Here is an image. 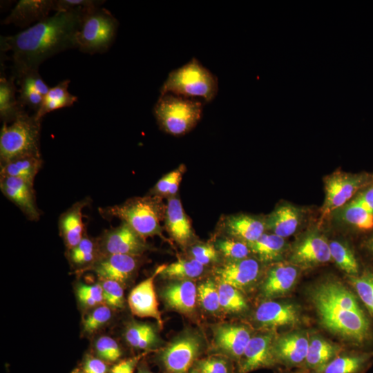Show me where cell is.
Segmentation results:
<instances>
[{"instance_id": "ac0fdd59", "label": "cell", "mask_w": 373, "mask_h": 373, "mask_svg": "<svg viewBox=\"0 0 373 373\" xmlns=\"http://www.w3.org/2000/svg\"><path fill=\"white\" fill-rule=\"evenodd\" d=\"M137 265L135 256L108 254L102 256L93 265V269L101 280H111L123 283L131 276Z\"/></svg>"}, {"instance_id": "f546056e", "label": "cell", "mask_w": 373, "mask_h": 373, "mask_svg": "<svg viewBox=\"0 0 373 373\" xmlns=\"http://www.w3.org/2000/svg\"><path fill=\"white\" fill-rule=\"evenodd\" d=\"M14 79L15 77L7 78L4 75L0 78V117L7 124L12 122L25 111L16 96L17 90Z\"/></svg>"}, {"instance_id": "e0dca14e", "label": "cell", "mask_w": 373, "mask_h": 373, "mask_svg": "<svg viewBox=\"0 0 373 373\" xmlns=\"http://www.w3.org/2000/svg\"><path fill=\"white\" fill-rule=\"evenodd\" d=\"M260 266L253 258L231 260L216 269L220 283H224L240 289L254 283L257 278Z\"/></svg>"}, {"instance_id": "4316f807", "label": "cell", "mask_w": 373, "mask_h": 373, "mask_svg": "<svg viewBox=\"0 0 373 373\" xmlns=\"http://www.w3.org/2000/svg\"><path fill=\"white\" fill-rule=\"evenodd\" d=\"M340 353L339 347L321 337H313L309 342L305 372L316 373Z\"/></svg>"}, {"instance_id": "44dd1931", "label": "cell", "mask_w": 373, "mask_h": 373, "mask_svg": "<svg viewBox=\"0 0 373 373\" xmlns=\"http://www.w3.org/2000/svg\"><path fill=\"white\" fill-rule=\"evenodd\" d=\"M301 219L300 209L285 202L276 207L265 219V227L272 233L285 238L296 231Z\"/></svg>"}, {"instance_id": "ab89813d", "label": "cell", "mask_w": 373, "mask_h": 373, "mask_svg": "<svg viewBox=\"0 0 373 373\" xmlns=\"http://www.w3.org/2000/svg\"><path fill=\"white\" fill-rule=\"evenodd\" d=\"M198 297L201 306L207 312L214 313L220 308L218 287L210 279L199 285Z\"/></svg>"}, {"instance_id": "d6986e66", "label": "cell", "mask_w": 373, "mask_h": 373, "mask_svg": "<svg viewBox=\"0 0 373 373\" xmlns=\"http://www.w3.org/2000/svg\"><path fill=\"white\" fill-rule=\"evenodd\" d=\"M53 10L54 0H20L2 23L25 28L35 21L39 22L48 17Z\"/></svg>"}, {"instance_id": "ffe728a7", "label": "cell", "mask_w": 373, "mask_h": 373, "mask_svg": "<svg viewBox=\"0 0 373 373\" xmlns=\"http://www.w3.org/2000/svg\"><path fill=\"white\" fill-rule=\"evenodd\" d=\"M255 318L263 327H277L296 323L299 315L293 305L269 300L257 308Z\"/></svg>"}, {"instance_id": "83f0119b", "label": "cell", "mask_w": 373, "mask_h": 373, "mask_svg": "<svg viewBox=\"0 0 373 373\" xmlns=\"http://www.w3.org/2000/svg\"><path fill=\"white\" fill-rule=\"evenodd\" d=\"M41 155L30 154L1 163L0 175L23 179L33 184L35 178L42 166Z\"/></svg>"}, {"instance_id": "836d02e7", "label": "cell", "mask_w": 373, "mask_h": 373, "mask_svg": "<svg viewBox=\"0 0 373 373\" xmlns=\"http://www.w3.org/2000/svg\"><path fill=\"white\" fill-rule=\"evenodd\" d=\"M204 271V265L193 259H179L169 265H162L160 274L165 278L189 280L198 277Z\"/></svg>"}, {"instance_id": "5b68a950", "label": "cell", "mask_w": 373, "mask_h": 373, "mask_svg": "<svg viewBox=\"0 0 373 373\" xmlns=\"http://www.w3.org/2000/svg\"><path fill=\"white\" fill-rule=\"evenodd\" d=\"M203 102L171 93L160 95L153 114L162 130L174 136L183 135L200 122Z\"/></svg>"}, {"instance_id": "e575fe53", "label": "cell", "mask_w": 373, "mask_h": 373, "mask_svg": "<svg viewBox=\"0 0 373 373\" xmlns=\"http://www.w3.org/2000/svg\"><path fill=\"white\" fill-rule=\"evenodd\" d=\"M125 338L133 347L146 350L155 345L157 341L155 330L146 323L131 324L125 332Z\"/></svg>"}, {"instance_id": "9c48e42d", "label": "cell", "mask_w": 373, "mask_h": 373, "mask_svg": "<svg viewBox=\"0 0 373 373\" xmlns=\"http://www.w3.org/2000/svg\"><path fill=\"white\" fill-rule=\"evenodd\" d=\"M202 350L200 338L196 335L185 334L162 351L159 361L165 373H189Z\"/></svg>"}, {"instance_id": "f5cc1de1", "label": "cell", "mask_w": 373, "mask_h": 373, "mask_svg": "<svg viewBox=\"0 0 373 373\" xmlns=\"http://www.w3.org/2000/svg\"><path fill=\"white\" fill-rule=\"evenodd\" d=\"M84 373H107L108 367L104 361L99 358L88 356L83 365Z\"/></svg>"}, {"instance_id": "f907efd6", "label": "cell", "mask_w": 373, "mask_h": 373, "mask_svg": "<svg viewBox=\"0 0 373 373\" xmlns=\"http://www.w3.org/2000/svg\"><path fill=\"white\" fill-rule=\"evenodd\" d=\"M104 1L96 0H54V10L56 12L68 11L81 8H90L99 7Z\"/></svg>"}, {"instance_id": "bcb514c9", "label": "cell", "mask_w": 373, "mask_h": 373, "mask_svg": "<svg viewBox=\"0 0 373 373\" xmlns=\"http://www.w3.org/2000/svg\"><path fill=\"white\" fill-rule=\"evenodd\" d=\"M102 280L105 303L110 307L122 308L124 305V291L121 283L111 280Z\"/></svg>"}, {"instance_id": "b9f144b4", "label": "cell", "mask_w": 373, "mask_h": 373, "mask_svg": "<svg viewBox=\"0 0 373 373\" xmlns=\"http://www.w3.org/2000/svg\"><path fill=\"white\" fill-rule=\"evenodd\" d=\"M183 169L182 166L163 176L155 184L153 193L156 195H174L179 188Z\"/></svg>"}, {"instance_id": "2e32d148", "label": "cell", "mask_w": 373, "mask_h": 373, "mask_svg": "<svg viewBox=\"0 0 373 373\" xmlns=\"http://www.w3.org/2000/svg\"><path fill=\"white\" fill-rule=\"evenodd\" d=\"M249 331L238 325H221L214 331V344L218 350L229 358L238 361L251 339Z\"/></svg>"}, {"instance_id": "8fae6325", "label": "cell", "mask_w": 373, "mask_h": 373, "mask_svg": "<svg viewBox=\"0 0 373 373\" xmlns=\"http://www.w3.org/2000/svg\"><path fill=\"white\" fill-rule=\"evenodd\" d=\"M290 259L303 267L327 262L332 259L329 242L316 230L307 231L294 245Z\"/></svg>"}, {"instance_id": "ba28073f", "label": "cell", "mask_w": 373, "mask_h": 373, "mask_svg": "<svg viewBox=\"0 0 373 373\" xmlns=\"http://www.w3.org/2000/svg\"><path fill=\"white\" fill-rule=\"evenodd\" d=\"M373 182V174L367 173H350L336 171L324 179L325 196L321 208L323 216L347 204L359 190Z\"/></svg>"}, {"instance_id": "4fadbf2b", "label": "cell", "mask_w": 373, "mask_h": 373, "mask_svg": "<svg viewBox=\"0 0 373 373\" xmlns=\"http://www.w3.org/2000/svg\"><path fill=\"white\" fill-rule=\"evenodd\" d=\"M160 271L161 266L153 275L137 285L129 294L128 303L133 315L141 318H153L162 326V320L154 287L155 278Z\"/></svg>"}, {"instance_id": "6f0895ef", "label": "cell", "mask_w": 373, "mask_h": 373, "mask_svg": "<svg viewBox=\"0 0 373 373\" xmlns=\"http://www.w3.org/2000/svg\"><path fill=\"white\" fill-rule=\"evenodd\" d=\"M137 373H153V372H151L150 370H149L148 369L145 367H141L139 369Z\"/></svg>"}, {"instance_id": "30bf717a", "label": "cell", "mask_w": 373, "mask_h": 373, "mask_svg": "<svg viewBox=\"0 0 373 373\" xmlns=\"http://www.w3.org/2000/svg\"><path fill=\"white\" fill-rule=\"evenodd\" d=\"M98 242L102 256L126 254L135 256L146 248L144 238L124 222L119 227L106 231Z\"/></svg>"}, {"instance_id": "7bdbcfd3", "label": "cell", "mask_w": 373, "mask_h": 373, "mask_svg": "<svg viewBox=\"0 0 373 373\" xmlns=\"http://www.w3.org/2000/svg\"><path fill=\"white\" fill-rule=\"evenodd\" d=\"M217 248L225 257L231 260L247 258L251 251L247 243L232 239L218 240Z\"/></svg>"}, {"instance_id": "7c38bea8", "label": "cell", "mask_w": 373, "mask_h": 373, "mask_svg": "<svg viewBox=\"0 0 373 373\" xmlns=\"http://www.w3.org/2000/svg\"><path fill=\"white\" fill-rule=\"evenodd\" d=\"M273 335L271 334L251 338L238 362V373H249L277 365L273 354Z\"/></svg>"}, {"instance_id": "11a10c76", "label": "cell", "mask_w": 373, "mask_h": 373, "mask_svg": "<svg viewBox=\"0 0 373 373\" xmlns=\"http://www.w3.org/2000/svg\"><path fill=\"white\" fill-rule=\"evenodd\" d=\"M141 357L140 355L120 361L112 367L110 373H133Z\"/></svg>"}, {"instance_id": "1f68e13d", "label": "cell", "mask_w": 373, "mask_h": 373, "mask_svg": "<svg viewBox=\"0 0 373 373\" xmlns=\"http://www.w3.org/2000/svg\"><path fill=\"white\" fill-rule=\"evenodd\" d=\"M336 211L338 218L347 224L364 231L373 229V213L354 200Z\"/></svg>"}, {"instance_id": "f35d334b", "label": "cell", "mask_w": 373, "mask_h": 373, "mask_svg": "<svg viewBox=\"0 0 373 373\" xmlns=\"http://www.w3.org/2000/svg\"><path fill=\"white\" fill-rule=\"evenodd\" d=\"M350 280L360 299L373 316V274L366 272L361 276H351Z\"/></svg>"}, {"instance_id": "c3c4849f", "label": "cell", "mask_w": 373, "mask_h": 373, "mask_svg": "<svg viewBox=\"0 0 373 373\" xmlns=\"http://www.w3.org/2000/svg\"><path fill=\"white\" fill-rule=\"evenodd\" d=\"M19 86H26L32 88L41 94L46 95L50 88L44 82L39 75L38 70H32L24 72L17 77Z\"/></svg>"}, {"instance_id": "db71d44e", "label": "cell", "mask_w": 373, "mask_h": 373, "mask_svg": "<svg viewBox=\"0 0 373 373\" xmlns=\"http://www.w3.org/2000/svg\"><path fill=\"white\" fill-rule=\"evenodd\" d=\"M353 200L373 213V182L363 189Z\"/></svg>"}, {"instance_id": "7dc6e473", "label": "cell", "mask_w": 373, "mask_h": 373, "mask_svg": "<svg viewBox=\"0 0 373 373\" xmlns=\"http://www.w3.org/2000/svg\"><path fill=\"white\" fill-rule=\"evenodd\" d=\"M77 295L79 301L88 307L95 306L104 300L103 289L99 284H79Z\"/></svg>"}, {"instance_id": "8992f818", "label": "cell", "mask_w": 373, "mask_h": 373, "mask_svg": "<svg viewBox=\"0 0 373 373\" xmlns=\"http://www.w3.org/2000/svg\"><path fill=\"white\" fill-rule=\"evenodd\" d=\"M41 120L25 111L10 125L3 123L0 132V160L30 154L41 155L39 139Z\"/></svg>"}, {"instance_id": "60d3db41", "label": "cell", "mask_w": 373, "mask_h": 373, "mask_svg": "<svg viewBox=\"0 0 373 373\" xmlns=\"http://www.w3.org/2000/svg\"><path fill=\"white\" fill-rule=\"evenodd\" d=\"M195 365L200 373H233L229 358L224 355H212L198 360Z\"/></svg>"}, {"instance_id": "f6af8a7d", "label": "cell", "mask_w": 373, "mask_h": 373, "mask_svg": "<svg viewBox=\"0 0 373 373\" xmlns=\"http://www.w3.org/2000/svg\"><path fill=\"white\" fill-rule=\"evenodd\" d=\"M111 317L110 308L106 305H100L95 308L84 318L83 322L84 331L93 333L108 322Z\"/></svg>"}, {"instance_id": "cb8c5ba5", "label": "cell", "mask_w": 373, "mask_h": 373, "mask_svg": "<svg viewBox=\"0 0 373 373\" xmlns=\"http://www.w3.org/2000/svg\"><path fill=\"white\" fill-rule=\"evenodd\" d=\"M164 218L168 231L178 243L185 245L193 237L190 220L179 199L173 197L168 200Z\"/></svg>"}, {"instance_id": "52a82bcc", "label": "cell", "mask_w": 373, "mask_h": 373, "mask_svg": "<svg viewBox=\"0 0 373 373\" xmlns=\"http://www.w3.org/2000/svg\"><path fill=\"white\" fill-rule=\"evenodd\" d=\"M119 22L112 13L104 8H88L76 35L77 48L84 53H104L113 44Z\"/></svg>"}, {"instance_id": "d6a6232c", "label": "cell", "mask_w": 373, "mask_h": 373, "mask_svg": "<svg viewBox=\"0 0 373 373\" xmlns=\"http://www.w3.org/2000/svg\"><path fill=\"white\" fill-rule=\"evenodd\" d=\"M285 245V239L272 233H264L255 242L248 244L251 251L262 261H272L278 258Z\"/></svg>"}, {"instance_id": "d4e9b609", "label": "cell", "mask_w": 373, "mask_h": 373, "mask_svg": "<svg viewBox=\"0 0 373 373\" xmlns=\"http://www.w3.org/2000/svg\"><path fill=\"white\" fill-rule=\"evenodd\" d=\"M224 226L229 234L247 245L258 240L266 229L265 220L246 214L229 216Z\"/></svg>"}, {"instance_id": "7402d4cb", "label": "cell", "mask_w": 373, "mask_h": 373, "mask_svg": "<svg viewBox=\"0 0 373 373\" xmlns=\"http://www.w3.org/2000/svg\"><path fill=\"white\" fill-rule=\"evenodd\" d=\"M88 203L87 199L77 202L59 217V231L68 249L75 247L85 236L82 210Z\"/></svg>"}, {"instance_id": "3957f363", "label": "cell", "mask_w": 373, "mask_h": 373, "mask_svg": "<svg viewBox=\"0 0 373 373\" xmlns=\"http://www.w3.org/2000/svg\"><path fill=\"white\" fill-rule=\"evenodd\" d=\"M160 95H176L210 102L218 91V80L209 69L195 58L172 70L162 87Z\"/></svg>"}, {"instance_id": "9a60e30c", "label": "cell", "mask_w": 373, "mask_h": 373, "mask_svg": "<svg viewBox=\"0 0 373 373\" xmlns=\"http://www.w3.org/2000/svg\"><path fill=\"white\" fill-rule=\"evenodd\" d=\"M0 188L2 193L28 219H39L40 213L35 202L33 184L21 178L0 175Z\"/></svg>"}, {"instance_id": "277c9868", "label": "cell", "mask_w": 373, "mask_h": 373, "mask_svg": "<svg viewBox=\"0 0 373 373\" xmlns=\"http://www.w3.org/2000/svg\"><path fill=\"white\" fill-rule=\"evenodd\" d=\"M165 209L161 198L155 195L131 198L122 204L100 208L99 212L105 218L122 220L145 238L160 233Z\"/></svg>"}, {"instance_id": "5bb4252c", "label": "cell", "mask_w": 373, "mask_h": 373, "mask_svg": "<svg viewBox=\"0 0 373 373\" xmlns=\"http://www.w3.org/2000/svg\"><path fill=\"white\" fill-rule=\"evenodd\" d=\"M309 341L302 334L291 333L278 338L273 344L276 365L286 368L302 367L307 356Z\"/></svg>"}, {"instance_id": "9f6ffc18", "label": "cell", "mask_w": 373, "mask_h": 373, "mask_svg": "<svg viewBox=\"0 0 373 373\" xmlns=\"http://www.w3.org/2000/svg\"><path fill=\"white\" fill-rule=\"evenodd\" d=\"M367 245L370 251L373 254V236L367 241Z\"/></svg>"}, {"instance_id": "ee69618b", "label": "cell", "mask_w": 373, "mask_h": 373, "mask_svg": "<svg viewBox=\"0 0 373 373\" xmlns=\"http://www.w3.org/2000/svg\"><path fill=\"white\" fill-rule=\"evenodd\" d=\"M95 349L98 358L105 362H115L122 356V352L117 343L109 336L99 337L95 342Z\"/></svg>"}, {"instance_id": "6da1fadb", "label": "cell", "mask_w": 373, "mask_h": 373, "mask_svg": "<svg viewBox=\"0 0 373 373\" xmlns=\"http://www.w3.org/2000/svg\"><path fill=\"white\" fill-rule=\"evenodd\" d=\"M88 9L56 12L15 35L1 36V51L12 52L15 76L38 70L50 57L77 48L76 35Z\"/></svg>"}, {"instance_id": "7a4b0ae2", "label": "cell", "mask_w": 373, "mask_h": 373, "mask_svg": "<svg viewBox=\"0 0 373 373\" xmlns=\"http://www.w3.org/2000/svg\"><path fill=\"white\" fill-rule=\"evenodd\" d=\"M311 298L321 324L329 331L360 345L370 336V323L356 297L343 284L327 280L316 286Z\"/></svg>"}, {"instance_id": "4dcf8cb0", "label": "cell", "mask_w": 373, "mask_h": 373, "mask_svg": "<svg viewBox=\"0 0 373 373\" xmlns=\"http://www.w3.org/2000/svg\"><path fill=\"white\" fill-rule=\"evenodd\" d=\"M70 81L65 79L52 88L44 97L43 104L39 111L35 113L36 117L42 119L43 117L55 110L70 107L77 100V97L70 94L68 88Z\"/></svg>"}, {"instance_id": "680465c9", "label": "cell", "mask_w": 373, "mask_h": 373, "mask_svg": "<svg viewBox=\"0 0 373 373\" xmlns=\"http://www.w3.org/2000/svg\"><path fill=\"white\" fill-rule=\"evenodd\" d=\"M189 373H200V372L198 370L193 367V369H191Z\"/></svg>"}, {"instance_id": "8d00e7d4", "label": "cell", "mask_w": 373, "mask_h": 373, "mask_svg": "<svg viewBox=\"0 0 373 373\" xmlns=\"http://www.w3.org/2000/svg\"><path fill=\"white\" fill-rule=\"evenodd\" d=\"M330 254L336 265L350 276H356L358 265L352 250L345 244L332 240L329 242Z\"/></svg>"}, {"instance_id": "816d5d0a", "label": "cell", "mask_w": 373, "mask_h": 373, "mask_svg": "<svg viewBox=\"0 0 373 373\" xmlns=\"http://www.w3.org/2000/svg\"><path fill=\"white\" fill-rule=\"evenodd\" d=\"M192 259L202 265L214 262L218 258V251L211 245H200L193 247L191 250Z\"/></svg>"}, {"instance_id": "d590c367", "label": "cell", "mask_w": 373, "mask_h": 373, "mask_svg": "<svg viewBox=\"0 0 373 373\" xmlns=\"http://www.w3.org/2000/svg\"><path fill=\"white\" fill-rule=\"evenodd\" d=\"M101 256L99 242L86 236L75 247L69 249L70 260L77 266L93 265Z\"/></svg>"}, {"instance_id": "91938a15", "label": "cell", "mask_w": 373, "mask_h": 373, "mask_svg": "<svg viewBox=\"0 0 373 373\" xmlns=\"http://www.w3.org/2000/svg\"><path fill=\"white\" fill-rule=\"evenodd\" d=\"M280 373H307V372H305L303 371H298V372H280Z\"/></svg>"}, {"instance_id": "484cf974", "label": "cell", "mask_w": 373, "mask_h": 373, "mask_svg": "<svg viewBox=\"0 0 373 373\" xmlns=\"http://www.w3.org/2000/svg\"><path fill=\"white\" fill-rule=\"evenodd\" d=\"M298 271L294 265L280 264L272 267L262 285V292L267 298L287 293L294 285Z\"/></svg>"}, {"instance_id": "94428289", "label": "cell", "mask_w": 373, "mask_h": 373, "mask_svg": "<svg viewBox=\"0 0 373 373\" xmlns=\"http://www.w3.org/2000/svg\"><path fill=\"white\" fill-rule=\"evenodd\" d=\"M73 373H84V372H82V371L78 370H75Z\"/></svg>"}, {"instance_id": "681fc988", "label": "cell", "mask_w": 373, "mask_h": 373, "mask_svg": "<svg viewBox=\"0 0 373 373\" xmlns=\"http://www.w3.org/2000/svg\"><path fill=\"white\" fill-rule=\"evenodd\" d=\"M19 93L18 99L21 104L23 107L28 106L37 113L43 104L44 97L36 90L25 86H20Z\"/></svg>"}, {"instance_id": "74e56055", "label": "cell", "mask_w": 373, "mask_h": 373, "mask_svg": "<svg viewBox=\"0 0 373 373\" xmlns=\"http://www.w3.org/2000/svg\"><path fill=\"white\" fill-rule=\"evenodd\" d=\"M220 308L228 312H240L247 308V302L238 289L220 283L218 287Z\"/></svg>"}, {"instance_id": "f1b7e54d", "label": "cell", "mask_w": 373, "mask_h": 373, "mask_svg": "<svg viewBox=\"0 0 373 373\" xmlns=\"http://www.w3.org/2000/svg\"><path fill=\"white\" fill-rule=\"evenodd\" d=\"M371 353L338 354L316 373H363L371 364Z\"/></svg>"}, {"instance_id": "603a6c76", "label": "cell", "mask_w": 373, "mask_h": 373, "mask_svg": "<svg viewBox=\"0 0 373 373\" xmlns=\"http://www.w3.org/2000/svg\"><path fill=\"white\" fill-rule=\"evenodd\" d=\"M162 294L170 308L182 313H191L195 307L198 289L193 282L182 280L166 286Z\"/></svg>"}]
</instances>
